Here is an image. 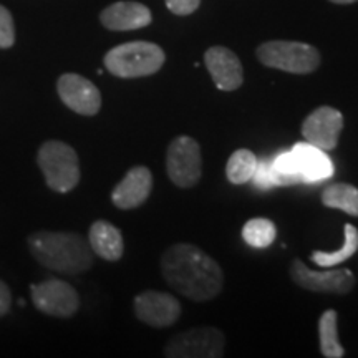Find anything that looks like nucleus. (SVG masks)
Returning <instances> with one entry per match:
<instances>
[{
	"instance_id": "f257e3e1",
	"label": "nucleus",
	"mask_w": 358,
	"mask_h": 358,
	"mask_svg": "<svg viewBox=\"0 0 358 358\" xmlns=\"http://www.w3.org/2000/svg\"><path fill=\"white\" fill-rule=\"evenodd\" d=\"M161 275L171 289L196 302L217 297L224 285L222 268L194 244H174L161 257Z\"/></svg>"
},
{
	"instance_id": "f03ea898",
	"label": "nucleus",
	"mask_w": 358,
	"mask_h": 358,
	"mask_svg": "<svg viewBox=\"0 0 358 358\" xmlns=\"http://www.w3.org/2000/svg\"><path fill=\"white\" fill-rule=\"evenodd\" d=\"M29 249L37 262L60 274H82L93 266L90 243L77 232H34L29 237Z\"/></svg>"
},
{
	"instance_id": "7ed1b4c3",
	"label": "nucleus",
	"mask_w": 358,
	"mask_h": 358,
	"mask_svg": "<svg viewBox=\"0 0 358 358\" xmlns=\"http://www.w3.org/2000/svg\"><path fill=\"white\" fill-rule=\"evenodd\" d=\"M163 48L151 42H128L111 48L105 55V66L120 78H141L155 75L164 65Z\"/></svg>"
},
{
	"instance_id": "20e7f679",
	"label": "nucleus",
	"mask_w": 358,
	"mask_h": 358,
	"mask_svg": "<svg viewBox=\"0 0 358 358\" xmlns=\"http://www.w3.org/2000/svg\"><path fill=\"white\" fill-rule=\"evenodd\" d=\"M40 171L47 186L55 192H70L80 182V161L77 151L64 141L50 140L40 146L37 155Z\"/></svg>"
},
{
	"instance_id": "39448f33",
	"label": "nucleus",
	"mask_w": 358,
	"mask_h": 358,
	"mask_svg": "<svg viewBox=\"0 0 358 358\" xmlns=\"http://www.w3.org/2000/svg\"><path fill=\"white\" fill-rule=\"evenodd\" d=\"M257 58L268 69L306 75L319 69L320 53L315 47L302 42L272 40L257 48Z\"/></svg>"
},
{
	"instance_id": "423d86ee",
	"label": "nucleus",
	"mask_w": 358,
	"mask_h": 358,
	"mask_svg": "<svg viewBox=\"0 0 358 358\" xmlns=\"http://www.w3.org/2000/svg\"><path fill=\"white\" fill-rule=\"evenodd\" d=\"M226 338L214 327H199L181 332L169 340L164 348L168 358H221Z\"/></svg>"
},
{
	"instance_id": "0eeeda50",
	"label": "nucleus",
	"mask_w": 358,
	"mask_h": 358,
	"mask_svg": "<svg viewBox=\"0 0 358 358\" xmlns=\"http://www.w3.org/2000/svg\"><path fill=\"white\" fill-rule=\"evenodd\" d=\"M166 171L173 185L192 187L203 176V158L198 141L191 136H178L169 143L166 153Z\"/></svg>"
},
{
	"instance_id": "6e6552de",
	"label": "nucleus",
	"mask_w": 358,
	"mask_h": 358,
	"mask_svg": "<svg viewBox=\"0 0 358 358\" xmlns=\"http://www.w3.org/2000/svg\"><path fill=\"white\" fill-rule=\"evenodd\" d=\"M290 279L301 289L319 294H348L355 285V277L348 268H330L312 271L301 259H295L290 266Z\"/></svg>"
},
{
	"instance_id": "1a4fd4ad",
	"label": "nucleus",
	"mask_w": 358,
	"mask_h": 358,
	"mask_svg": "<svg viewBox=\"0 0 358 358\" xmlns=\"http://www.w3.org/2000/svg\"><path fill=\"white\" fill-rule=\"evenodd\" d=\"M30 294L37 310L58 319H69L80 308L78 292L65 280L47 279L34 284Z\"/></svg>"
},
{
	"instance_id": "9d476101",
	"label": "nucleus",
	"mask_w": 358,
	"mask_h": 358,
	"mask_svg": "<svg viewBox=\"0 0 358 358\" xmlns=\"http://www.w3.org/2000/svg\"><path fill=\"white\" fill-rule=\"evenodd\" d=\"M57 92L64 105L78 115L95 116L101 108L100 90L78 73L62 75L57 82Z\"/></svg>"
},
{
	"instance_id": "9b49d317",
	"label": "nucleus",
	"mask_w": 358,
	"mask_h": 358,
	"mask_svg": "<svg viewBox=\"0 0 358 358\" xmlns=\"http://www.w3.org/2000/svg\"><path fill=\"white\" fill-rule=\"evenodd\" d=\"M134 313L143 324L163 329L176 324L181 317V303L174 295L158 290H146L134 297Z\"/></svg>"
},
{
	"instance_id": "f8f14e48",
	"label": "nucleus",
	"mask_w": 358,
	"mask_h": 358,
	"mask_svg": "<svg viewBox=\"0 0 358 358\" xmlns=\"http://www.w3.org/2000/svg\"><path fill=\"white\" fill-rule=\"evenodd\" d=\"M343 128V116L332 106H320L313 110L302 123V136L308 145L322 151H332L338 145Z\"/></svg>"
},
{
	"instance_id": "ddd939ff",
	"label": "nucleus",
	"mask_w": 358,
	"mask_h": 358,
	"mask_svg": "<svg viewBox=\"0 0 358 358\" xmlns=\"http://www.w3.org/2000/svg\"><path fill=\"white\" fill-rule=\"evenodd\" d=\"M204 64L214 85L222 92H234L243 87L244 71L239 57L226 47H211L204 55Z\"/></svg>"
},
{
	"instance_id": "4468645a",
	"label": "nucleus",
	"mask_w": 358,
	"mask_h": 358,
	"mask_svg": "<svg viewBox=\"0 0 358 358\" xmlns=\"http://www.w3.org/2000/svg\"><path fill=\"white\" fill-rule=\"evenodd\" d=\"M153 189V174L146 166H134L115 186L111 201L118 209L140 208Z\"/></svg>"
},
{
	"instance_id": "2eb2a0df",
	"label": "nucleus",
	"mask_w": 358,
	"mask_h": 358,
	"mask_svg": "<svg viewBox=\"0 0 358 358\" xmlns=\"http://www.w3.org/2000/svg\"><path fill=\"white\" fill-rule=\"evenodd\" d=\"M100 20L105 29L113 32H129L150 25L153 15L140 2H115L100 13Z\"/></svg>"
},
{
	"instance_id": "dca6fc26",
	"label": "nucleus",
	"mask_w": 358,
	"mask_h": 358,
	"mask_svg": "<svg viewBox=\"0 0 358 358\" xmlns=\"http://www.w3.org/2000/svg\"><path fill=\"white\" fill-rule=\"evenodd\" d=\"M88 243L93 254L105 261L115 262L123 257L124 243L122 231L108 221H96L92 224L88 232Z\"/></svg>"
},
{
	"instance_id": "f3484780",
	"label": "nucleus",
	"mask_w": 358,
	"mask_h": 358,
	"mask_svg": "<svg viewBox=\"0 0 358 358\" xmlns=\"http://www.w3.org/2000/svg\"><path fill=\"white\" fill-rule=\"evenodd\" d=\"M292 153L299 161V169L303 178V182L324 181L334 176V164L325 151L308 145V143H297L292 148Z\"/></svg>"
},
{
	"instance_id": "a211bd4d",
	"label": "nucleus",
	"mask_w": 358,
	"mask_h": 358,
	"mask_svg": "<svg viewBox=\"0 0 358 358\" xmlns=\"http://www.w3.org/2000/svg\"><path fill=\"white\" fill-rule=\"evenodd\" d=\"M322 204L358 217V189L345 182H335L322 192Z\"/></svg>"
},
{
	"instance_id": "6ab92c4d",
	"label": "nucleus",
	"mask_w": 358,
	"mask_h": 358,
	"mask_svg": "<svg viewBox=\"0 0 358 358\" xmlns=\"http://www.w3.org/2000/svg\"><path fill=\"white\" fill-rule=\"evenodd\" d=\"M345 231V243L338 250L334 252H324V250H313L312 252V262L317 264L319 267H335L338 264L345 262L350 259L358 249V229L353 224H345L343 227Z\"/></svg>"
},
{
	"instance_id": "aec40b11",
	"label": "nucleus",
	"mask_w": 358,
	"mask_h": 358,
	"mask_svg": "<svg viewBox=\"0 0 358 358\" xmlns=\"http://www.w3.org/2000/svg\"><path fill=\"white\" fill-rule=\"evenodd\" d=\"M320 352L325 358H342L345 350L338 342L337 332V312L325 310L319 320Z\"/></svg>"
},
{
	"instance_id": "412c9836",
	"label": "nucleus",
	"mask_w": 358,
	"mask_h": 358,
	"mask_svg": "<svg viewBox=\"0 0 358 358\" xmlns=\"http://www.w3.org/2000/svg\"><path fill=\"white\" fill-rule=\"evenodd\" d=\"M259 159L249 150H237L226 164V176L232 185H244L252 179Z\"/></svg>"
},
{
	"instance_id": "4be33fe9",
	"label": "nucleus",
	"mask_w": 358,
	"mask_h": 358,
	"mask_svg": "<svg viewBox=\"0 0 358 358\" xmlns=\"http://www.w3.org/2000/svg\"><path fill=\"white\" fill-rule=\"evenodd\" d=\"M275 226L274 222L266 217H254L245 222L243 227V237L250 248L264 249L268 248L275 241Z\"/></svg>"
},
{
	"instance_id": "5701e85b",
	"label": "nucleus",
	"mask_w": 358,
	"mask_h": 358,
	"mask_svg": "<svg viewBox=\"0 0 358 358\" xmlns=\"http://www.w3.org/2000/svg\"><path fill=\"white\" fill-rule=\"evenodd\" d=\"M250 181H254L259 189H268V187L274 186H280V179L277 176L274 166H272V161L262 159L257 163L256 173Z\"/></svg>"
},
{
	"instance_id": "b1692460",
	"label": "nucleus",
	"mask_w": 358,
	"mask_h": 358,
	"mask_svg": "<svg viewBox=\"0 0 358 358\" xmlns=\"http://www.w3.org/2000/svg\"><path fill=\"white\" fill-rule=\"evenodd\" d=\"M15 43V24L7 7L0 6V48H10Z\"/></svg>"
},
{
	"instance_id": "393cba45",
	"label": "nucleus",
	"mask_w": 358,
	"mask_h": 358,
	"mask_svg": "<svg viewBox=\"0 0 358 358\" xmlns=\"http://www.w3.org/2000/svg\"><path fill=\"white\" fill-rule=\"evenodd\" d=\"M201 0H166V7L174 15H191L198 10Z\"/></svg>"
},
{
	"instance_id": "a878e982",
	"label": "nucleus",
	"mask_w": 358,
	"mask_h": 358,
	"mask_svg": "<svg viewBox=\"0 0 358 358\" xmlns=\"http://www.w3.org/2000/svg\"><path fill=\"white\" fill-rule=\"evenodd\" d=\"M12 306V294L8 285L3 280H0V317H3Z\"/></svg>"
},
{
	"instance_id": "bb28decb",
	"label": "nucleus",
	"mask_w": 358,
	"mask_h": 358,
	"mask_svg": "<svg viewBox=\"0 0 358 358\" xmlns=\"http://www.w3.org/2000/svg\"><path fill=\"white\" fill-rule=\"evenodd\" d=\"M330 2L340 3V6H345V3H353V2H357V0H330Z\"/></svg>"
}]
</instances>
